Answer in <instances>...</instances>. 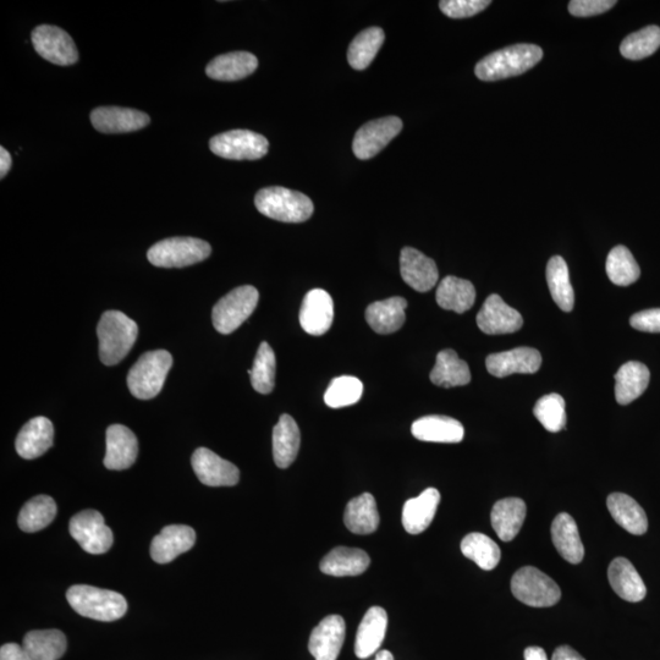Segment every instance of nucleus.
<instances>
[{
  "instance_id": "1",
  "label": "nucleus",
  "mask_w": 660,
  "mask_h": 660,
  "mask_svg": "<svg viewBox=\"0 0 660 660\" xmlns=\"http://www.w3.org/2000/svg\"><path fill=\"white\" fill-rule=\"evenodd\" d=\"M542 58V48L536 44H515L483 58L476 65L475 74L482 81L509 79L526 73L541 62Z\"/></svg>"
},
{
  "instance_id": "2",
  "label": "nucleus",
  "mask_w": 660,
  "mask_h": 660,
  "mask_svg": "<svg viewBox=\"0 0 660 660\" xmlns=\"http://www.w3.org/2000/svg\"><path fill=\"white\" fill-rule=\"evenodd\" d=\"M99 359L106 366L118 365L129 354L139 335L135 321L120 311L103 313L98 323Z\"/></svg>"
},
{
  "instance_id": "3",
  "label": "nucleus",
  "mask_w": 660,
  "mask_h": 660,
  "mask_svg": "<svg viewBox=\"0 0 660 660\" xmlns=\"http://www.w3.org/2000/svg\"><path fill=\"white\" fill-rule=\"evenodd\" d=\"M66 599L77 614L106 623L119 620L128 612V602L120 593L93 586L70 587Z\"/></svg>"
},
{
  "instance_id": "4",
  "label": "nucleus",
  "mask_w": 660,
  "mask_h": 660,
  "mask_svg": "<svg viewBox=\"0 0 660 660\" xmlns=\"http://www.w3.org/2000/svg\"><path fill=\"white\" fill-rule=\"evenodd\" d=\"M255 205L263 216L283 223H304L315 211L312 201L306 195L280 186L258 191Z\"/></svg>"
},
{
  "instance_id": "5",
  "label": "nucleus",
  "mask_w": 660,
  "mask_h": 660,
  "mask_svg": "<svg viewBox=\"0 0 660 660\" xmlns=\"http://www.w3.org/2000/svg\"><path fill=\"white\" fill-rule=\"evenodd\" d=\"M173 366V356L165 350L148 351L131 367L128 376L130 393L140 400L156 398Z\"/></svg>"
},
{
  "instance_id": "6",
  "label": "nucleus",
  "mask_w": 660,
  "mask_h": 660,
  "mask_svg": "<svg viewBox=\"0 0 660 660\" xmlns=\"http://www.w3.org/2000/svg\"><path fill=\"white\" fill-rule=\"evenodd\" d=\"M207 241L196 238H170L157 242L147 252L148 261L161 268H184L211 256Z\"/></svg>"
},
{
  "instance_id": "7",
  "label": "nucleus",
  "mask_w": 660,
  "mask_h": 660,
  "mask_svg": "<svg viewBox=\"0 0 660 660\" xmlns=\"http://www.w3.org/2000/svg\"><path fill=\"white\" fill-rule=\"evenodd\" d=\"M511 592L517 601L533 608L553 607L561 598L557 582L533 566H525L515 572L511 579Z\"/></svg>"
},
{
  "instance_id": "8",
  "label": "nucleus",
  "mask_w": 660,
  "mask_h": 660,
  "mask_svg": "<svg viewBox=\"0 0 660 660\" xmlns=\"http://www.w3.org/2000/svg\"><path fill=\"white\" fill-rule=\"evenodd\" d=\"M260 294L255 286L244 285L231 290L213 308V326L220 334L235 332L256 310Z\"/></svg>"
},
{
  "instance_id": "9",
  "label": "nucleus",
  "mask_w": 660,
  "mask_h": 660,
  "mask_svg": "<svg viewBox=\"0 0 660 660\" xmlns=\"http://www.w3.org/2000/svg\"><path fill=\"white\" fill-rule=\"evenodd\" d=\"M209 148L218 157L231 161H256L266 156L269 143L266 137L250 130H231L214 136Z\"/></svg>"
},
{
  "instance_id": "10",
  "label": "nucleus",
  "mask_w": 660,
  "mask_h": 660,
  "mask_svg": "<svg viewBox=\"0 0 660 660\" xmlns=\"http://www.w3.org/2000/svg\"><path fill=\"white\" fill-rule=\"evenodd\" d=\"M69 530L87 553L104 554L113 546V532L104 524V517L97 510H84L71 517Z\"/></svg>"
},
{
  "instance_id": "11",
  "label": "nucleus",
  "mask_w": 660,
  "mask_h": 660,
  "mask_svg": "<svg viewBox=\"0 0 660 660\" xmlns=\"http://www.w3.org/2000/svg\"><path fill=\"white\" fill-rule=\"evenodd\" d=\"M33 48L55 65H74L79 60V51L68 32L52 25L37 26L32 32Z\"/></svg>"
},
{
  "instance_id": "12",
  "label": "nucleus",
  "mask_w": 660,
  "mask_h": 660,
  "mask_svg": "<svg viewBox=\"0 0 660 660\" xmlns=\"http://www.w3.org/2000/svg\"><path fill=\"white\" fill-rule=\"evenodd\" d=\"M403 130V121L398 117H387L370 121L356 132L352 150L361 161L377 156Z\"/></svg>"
},
{
  "instance_id": "13",
  "label": "nucleus",
  "mask_w": 660,
  "mask_h": 660,
  "mask_svg": "<svg viewBox=\"0 0 660 660\" xmlns=\"http://www.w3.org/2000/svg\"><path fill=\"white\" fill-rule=\"evenodd\" d=\"M198 480L208 487H233L239 483L240 471L231 462L207 448H198L191 459Z\"/></svg>"
},
{
  "instance_id": "14",
  "label": "nucleus",
  "mask_w": 660,
  "mask_h": 660,
  "mask_svg": "<svg viewBox=\"0 0 660 660\" xmlns=\"http://www.w3.org/2000/svg\"><path fill=\"white\" fill-rule=\"evenodd\" d=\"M524 324V318L515 308L506 305L502 297H487L477 315V326L484 334L502 335L515 333Z\"/></svg>"
},
{
  "instance_id": "15",
  "label": "nucleus",
  "mask_w": 660,
  "mask_h": 660,
  "mask_svg": "<svg viewBox=\"0 0 660 660\" xmlns=\"http://www.w3.org/2000/svg\"><path fill=\"white\" fill-rule=\"evenodd\" d=\"M91 123L102 134H128L146 128L151 119L136 109L99 107L92 110Z\"/></svg>"
},
{
  "instance_id": "16",
  "label": "nucleus",
  "mask_w": 660,
  "mask_h": 660,
  "mask_svg": "<svg viewBox=\"0 0 660 660\" xmlns=\"http://www.w3.org/2000/svg\"><path fill=\"white\" fill-rule=\"evenodd\" d=\"M400 273L404 282L418 293L432 290L439 279L436 262L412 247H404L400 253Z\"/></svg>"
},
{
  "instance_id": "17",
  "label": "nucleus",
  "mask_w": 660,
  "mask_h": 660,
  "mask_svg": "<svg viewBox=\"0 0 660 660\" xmlns=\"http://www.w3.org/2000/svg\"><path fill=\"white\" fill-rule=\"evenodd\" d=\"M334 319V302L326 290L313 289L308 291L300 310V324L307 334H326L332 327Z\"/></svg>"
},
{
  "instance_id": "18",
  "label": "nucleus",
  "mask_w": 660,
  "mask_h": 660,
  "mask_svg": "<svg viewBox=\"0 0 660 660\" xmlns=\"http://www.w3.org/2000/svg\"><path fill=\"white\" fill-rule=\"evenodd\" d=\"M346 625L340 615H329L313 629L308 651L316 660H337L344 645Z\"/></svg>"
},
{
  "instance_id": "19",
  "label": "nucleus",
  "mask_w": 660,
  "mask_h": 660,
  "mask_svg": "<svg viewBox=\"0 0 660 660\" xmlns=\"http://www.w3.org/2000/svg\"><path fill=\"white\" fill-rule=\"evenodd\" d=\"M196 543L194 528L186 525L164 527L151 544V557L158 564H168L179 555L189 552Z\"/></svg>"
},
{
  "instance_id": "20",
  "label": "nucleus",
  "mask_w": 660,
  "mask_h": 660,
  "mask_svg": "<svg viewBox=\"0 0 660 660\" xmlns=\"http://www.w3.org/2000/svg\"><path fill=\"white\" fill-rule=\"evenodd\" d=\"M542 365V356L532 348H516L487 357L486 366L494 377L504 378L515 373L532 374Z\"/></svg>"
},
{
  "instance_id": "21",
  "label": "nucleus",
  "mask_w": 660,
  "mask_h": 660,
  "mask_svg": "<svg viewBox=\"0 0 660 660\" xmlns=\"http://www.w3.org/2000/svg\"><path fill=\"white\" fill-rule=\"evenodd\" d=\"M106 438L107 453L104 466L108 470H126L135 464L139 455V442L131 429L123 425L110 426Z\"/></svg>"
},
{
  "instance_id": "22",
  "label": "nucleus",
  "mask_w": 660,
  "mask_h": 660,
  "mask_svg": "<svg viewBox=\"0 0 660 660\" xmlns=\"http://www.w3.org/2000/svg\"><path fill=\"white\" fill-rule=\"evenodd\" d=\"M53 443V423L47 417L38 416L21 428L15 447L21 458L33 460L47 453Z\"/></svg>"
},
{
  "instance_id": "23",
  "label": "nucleus",
  "mask_w": 660,
  "mask_h": 660,
  "mask_svg": "<svg viewBox=\"0 0 660 660\" xmlns=\"http://www.w3.org/2000/svg\"><path fill=\"white\" fill-rule=\"evenodd\" d=\"M388 614L381 607H372L357 630L355 653L357 658L367 659L379 652L387 634Z\"/></svg>"
},
{
  "instance_id": "24",
  "label": "nucleus",
  "mask_w": 660,
  "mask_h": 660,
  "mask_svg": "<svg viewBox=\"0 0 660 660\" xmlns=\"http://www.w3.org/2000/svg\"><path fill=\"white\" fill-rule=\"evenodd\" d=\"M412 436L422 442L460 443L465 436L464 426L448 416H425L412 423Z\"/></svg>"
},
{
  "instance_id": "25",
  "label": "nucleus",
  "mask_w": 660,
  "mask_h": 660,
  "mask_svg": "<svg viewBox=\"0 0 660 660\" xmlns=\"http://www.w3.org/2000/svg\"><path fill=\"white\" fill-rule=\"evenodd\" d=\"M440 503L436 488H427L417 498L407 500L403 509V526L410 535H420L432 524Z\"/></svg>"
},
{
  "instance_id": "26",
  "label": "nucleus",
  "mask_w": 660,
  "mask_h": 660,
  "mask_svg": "<svg viewBox=\"0 0 660 660\" xmlns=\"http://www.w3.org/2000/svg\"><path fill=\"white\" fill-rule=\"evenodd\" d=\"M608 579L614 592L625 601L637 603L645 599L647 594L645 582L630 560L614 559L609 565Z\"/></svg>"
},
{
  "instance_id": "27",
  "label": "nucleus",
  "mask_w": 660,
  "mask_h": 660,
  "mask_svg": "<svg viewBox=\"0 0 660 660\" xmlns=\"http://www.w3.org/2000/svg\"><path fill=\"white\" fill-rule=\"evenodd\" d=\"M526 513V503L520 498H505L494 504L491 522L503 542L513 541L519 535Z\"/></svg>"
},
{
  "instance_id": "28",
  "label": "nucleus",
  "mask_w": 660,
  "mask_h": 660,
  "mask_svg": "<svg viewBox=\"0 0 660 660\" xmlns=\"http://www.w3.org/2000/svg\"><path fill=\"white\" fill-rule=\"evenodd\" d=\"M407 301L404 297H390V299L373 302L367 307L366 321L374 332L378 334H392L404 326Z\"/></svg>"
},
{
  "instance_id": "29",
  "label": "nucleus",
  "mask_w": 660,
  "mask_h": 660,
  "mask_svg": "<svg viewBox=\"0 0 660 660\" xmlns=\"http://www.w3.org/2000/svg\"><path fill=\"white\" fill-rule=\"evenodd\" d=\"M607 506L616 524L631 535H645L648 530L647 515L634 498L623 493H613L607 499Z\"/></svg>"
},
{
  "instance_id": "30",
  "label": "nucleus",
  "mask_w": 660,
  "mask_h": 660,
  "mask_svg": "<svg viewBox=\"0 0 660 660\" xmlns=\"http://www.w3.org/2000/svg\"><path fill=\"white\" fill-rule=\"evenodd\" d=\"M300 428L290 415H282L273 429V456L279 469H288L299 454Z\"/></svg>"
},
{
  "instance_id": "31",
  "label": "nucleus",
  "mask_w": 660,
  "mask_h": 660,
  "mask_svg": "<svg viewBox=\"0 0 660 660\" xmlns=\"http://www.w3.org/2000/svg\"><path fill=\"white\" fill-rule=\"evenodd\" d=\"M258 59L249 52L219 55L207 65L206 74L217 81H239L255 73Z\"/></svg>"
},
{
  "instance_id": "32",
  "label": "nucleus",
  "mask_w": 660,
  "mask_h": 660,
  "mask_svg": "<svg viewBox=\"0 0 660 660\" xmlns=\"http://www.w3.org/2000/svg\"><path fill=\"white\" fill-rule=\"evenodd\" d=\"M371 564L365 550L338 547L321 561L323 574L334 577L357 576L363 574Z\"/></svg>"
},
{
  "instance_id": "33",
  "label": "nucleus",
  "mask_w": 660,
  "mask_h": 660,
  "mask_svg": "<svg viewBox=\"0 0 660 660\" xmlns=\"http://www.w3.org/2000/svg\"><path fill=\"white\" fill-rule=\"evenodd\" d=\"M651 373L641 362L630 361L615 374V398L620 405H629L646 392Z\"/></svg>"
},
{
  "instance_id": "34",
  "label": "nucleus",
  "mask_w": 660,
  "mask_h": 660,
  "mask_svg": "<svg viewBox=\"0 0 660 660\" xmlns=\"http://www.w3.org/2000/svg\"><path fill=\"white\" fill-rule=\"evenodd\" d=\"M552 539L558 553L570 564H580L585 557V548L580 538L579 528L569 514L561 513L552 524Z\"/></svg>"
},
{
  "instance_id": "35",
  "label": "nucleus",
  "mask_w": 660,
  "mask_h": 660,
  "mask_svg": "<svg viewBox=\"0 0 660 660\" xmlns=\"http://www.w3.org/2000/svg\"><path fill=\"white\" fill-rule=\"evenodd\" d=\"M345 526L356 535H371L379 526V513L376 499L371 493H363L346 506Z\"/></svg>"
},
{
  "instance_id": "36",
  "label": "nucleus",
  "mask_w": 660,
  "mask_h": 660,
  "mask_svg": "<svg viewBox=\"0 0 660 660\" xmlns=\"http://www.w3.org/2000/svg\"><path fill=\"white\" fill-rule=\"evenodd\" d=\"M436 299L443 310L464 313L475 304L476 289L469 280L449 275L439 283Z\"/></svg>"
},
{
  "instance_id": "37",
  "label": "nucleus",
  "mask_w": 660,
  "mask_h": 660,
  "mask_svg": "<svg viewBox=\"0 0 660 660\" xmlns=\"http://www.w3.org/2000/svg\"><path fill=\"white\" fill-rule=\"evenodd\" d=\"M429 378L438 387H462L471 382L470 367L454 350L445 349L437 355L436 366Z\"/></svg>"
},
{
  "instance_id": "38",
  "label": "nucleus",
  "mask_w": 660,
  "mask_h": 660,
  "mask_svg": "<svg viewBox=\"0 0 660 660\" xmlns=\"http://www.w3.org/2000/svg\"><path fill=\"white\" fill-rule=\"evenodd\" d=\"M22 647L33 660H59L64 656L68 642L62 631L36 630L24 637Z\"/></svg>"
},
{
  "instance_id": "39",
  "label": "nucleus",
  "mask_w": 660,
  "mask_h": 660,
  "mask_svg": "<svg viewBox=\"0 0 660 660\" xmlns=\"http://www.w3.org/2000/svg\"><path fill=\"white\" fill-rule=\"evenodd\" d=\"M547 282L555 304L561 311L571 312L575 305V293L570 283L568 264L563 257L550 258L547 266Z\"/></svg>"
},
{
  "instance_id": "40",
  "label": "nucleus",
  "mask_w": 660,
  "mask_h": 660,
  "mask_svg": "<svg viewBox=\"0 0 660 660\" xmlns=\"http://www.w3.org/2000/svg\"><path fill=\"white\" fill-rule=\"evenodd\" d=\"M57 516V504L49 495H37L21 509L18 524L22 531L33 533L51 525Z\"/></svg>"
},
{
  "instance_id": "41",
  "label": "nucleus",
  "mask_w": 660,
  "mask_h": 660,
  "mask_svg": "<svg viewBox=\"0 0 660 660\" xmlns=\"http://www.w3.org/2000/svg\"><path fill=\"white\" fill-rule=\"evenodd\" d=\"M461 552L467 559L486 571L497 568L502 557L498 544L492 538L477 532L470 533L462 539Z\"/></svg>"
},
{
  "instance_id": "42",
  "label": "nucleus",
  "mask_w": 660,
  "mask_h": 660,
  "mask_svg": "<svg viewBox=\"0 0 660 660\" xmlns=\"http://www.w3.org/2000/svg\"><path fill=\"white\" fill-rule=\"evenodd\" d=\"M384 40V31L379 27H370L359 33L351 42L348 51V60L352 68L356 70L368 68L383 46Z\"/></svg>"
},
{
  "instance_id": "43",
  "label": "nucleus",
  "mask_w": 660,
  "mask_h": 660,
  "mask_svg": "<svg viewBox=\"0 0 660 660\" xmlns=\"http://www.w3.org/2000/svg\"><path fill=\"white\" fill-rule=\"evenodd\" d=\"M607 274L613 284L629 286L640 278L641 269L630 250L620 245L609 252Z\"/></svg>"
},
{
  "instance_id": "44",
  "label": "nucleus",
  "mask_w": 660,
  "mask_h": 660,
  "mask_svg": "<svg viewBox=\"0 0 660 660\" xmlns=\"http://www.w3.org/2000/svg\"><path fill=\"white\" fill-rule=\"evenodd\" d=\"M275 371H277V360H275L274 351L271 345L263 341L249 371L253 389L260 394L272 393L275 385Z\"/></svg>"
},
{
  "instance_id": "45",
  "label": "nucleus",
  "mask_w": 660,
  "mask_h": 660,
  "mask_svg": "<svg viewBox=\"0 0 660 660\" xmlns=\"http://www.w3.org/2000/svg\"><path fill=\"white\" fill-rule=\"evenodd\" d=\"M660 47V27L648 26L631 33L621 42L620 52L624 58L641 60L651 57Z\"/></svg>"
},
{
  "instance_id": "46",
  "label": "nucleus",
  "mask_w": 660,
  "mask_h": 660,
  "mask_svg": "<svg viewBox=\"0 0 660 660\" xmlns=\"http://www.w3.org/2000/svg\"><path fill=\"white\" fill-rule=\"evenodd\" d=\"M363 393V384L359 378L341 376L334 378L329 384L324 403L332 409L355 405L359 403Z\"/></svg>"
},
{
  "instance_id": "47",
  "label": "nucleus",
  "mask_w": 660,
  "mask_h": 660,
  "mask_svg": "<svg viewBox=\"0 0 660 660\" xmlns=\"http://www.w3.org/2000/svg\"><path fill=\"white\" fill-rule=\"evenodd\" d=\"M533 414L548 432L557 433L566 426L565 400L559 394H549L539 399Z\"/></svg>"
},
{
  "instance_id": "48",
  "label": "nucleus",
  "mask_w": 660,
  "mask_h": 660,
  "mask_svg": "<svg viewBox=\"0 0 660 660\" xmlns=\"http://www.w3.org/2000/svg\"><path fill=\"white\" fill-rule=\"evenodd\" d=\"M492 2L489 0H442L440 10L451 19H466L486 10Z\"/></svg>"
},
{
  "instance_id": "49",
  "label": "nucleus",
  "mask_w": 660,
  "mask_h": 660,
  "mask_svg": "<svg viewBox=\"0 0 660 660\" xmlns=\"http://www.w3.org/2000/svg\"><path fill=\"white\" fill-rule=\"evenodd\" d=\"M615 4L614 0H572L569 4V11L577 18H588V16L605 13Z\"/></svg>"
},
{
  "instance_id": "50",
  "label": "nucleus",
  "mask_w": 660,
  "mask_h": 660,
  "mask_svg": "<svg viewBox=\"0 0 660 660\" xmlns=\"http://www.w3.org/2000/svg\"><path fill=\"white\" fill-rule=\"evenodd\" d=\"M632 328L646 333H660V308L636 313L630 319Z\"/></svg>"
},
{
  "instance_id": "51",
  "label": "nucleus",
  "mask_w": 660,
  "mask_h": 660,
  "mask_svg": "<svg viewBox=\"0 0 660 660\" xmlns=\"http://www.w3.org/2000/svg\"><path fill=\"white\" fill-rule=\"evenodd\" d=\"M0 660H33L25 648L16 643H7L0 648Z\"/></svg>"
},
{
  "instance_id": "52",
  "label": "nucleus",
  "mask_w": 660,
  "mask_h": 660,
  "mask_svg": "<svg viewBox=\"0 0 660 660\" xmlns=\"http://www.w3.org/2000/svg\"><path fill=\"white\" fill-rule=\"evenodd\" d=\"M552 660H586L570 646H560L555 649Z\"/></svg>"
},
{
  "instance_id": "53",
  "label": "nucleus",
  "mask_w": 660,
  "mask_h": 660,
  "mask_svg": "<svg viewBox=\"0 0 660 660\" xmlns=\"http://www.w3.org/2000/svg\"><path fill=\"white\" fill-rule=\"evenodd\" d=\"M13 165L10 153L4 147L0 148V178L4 179Z\"/></svg>"
},
{
  "instance_id": "54",
  "label": "nucleus",
  "mask_w": 660,
  "mask_h": 660,
  "mask_svg": "<svg viewBox=\"0 0 660 660\" xmlns=\"http://www.w3.org/2000/svg\"><path fill=\"white\" fill-rule=\"evenodd\" d=\"M525 660H548L547 653L541 647H528L524 653Z\"/></svg>"
},
{
  "instance_id": "55",
  "label": "nucleus",
  "mask_w": 660,
  "mask_h": 660,
  "mask_svg": "<svg viewBox=\"0 0 660 660\" xmlns=\"http://www.w3.org/2000/svg\"><path fill=\"white\" fill-rule=\"evenodd\" d=\"M374 660H394V657L389 651H379L376 653Z\"/></svg>"
}]
</instances>
